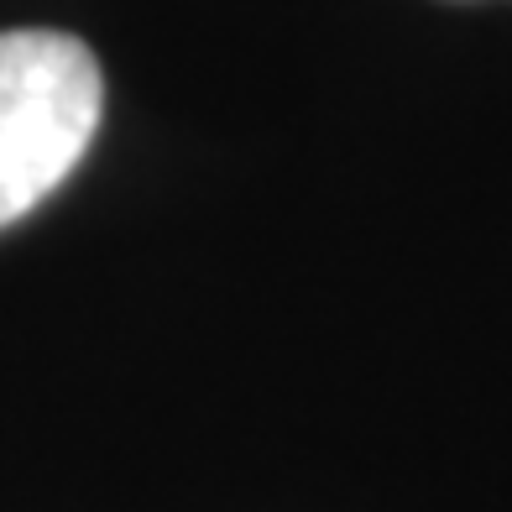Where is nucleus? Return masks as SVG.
<instances>
[{
	"mask_svg": "<svg viewBox=\"0 0 512 512\" xmlns=\"http://www.w3.org/2000/svg\"><path fill=\"white\" fill-rule=\"evenodd\" d=\"M105 79L68 32H0V230L48 199L100 131Z\"/></svg>",
	"mask_w": 512,
	"mask_h": 512,
	"instance_id": "nucleus-1",
	"label": "nucleus"
}]
</instances>
